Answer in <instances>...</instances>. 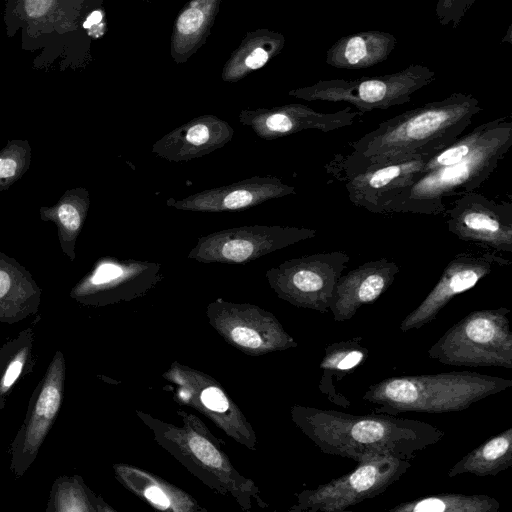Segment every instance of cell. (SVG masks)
I'll list each match as a JSON object with an SVG mask.
<instances>
[{
    "mask_svg": "<svg viewBox=\"0 0 512 512\" xmlns=\"http://www.w3.org/2000/svg\"><path fill=\"white\" fill-rule=\"evenodd\" d=\"M206 316L212 328L228 344L250 356L298 345L273 313L254 304L218 298L208 304Z\"/></svg>",
    "mask_w": 512,
    "mask_h": 512,
    "instance_id": "cell-12",
    "label": "cell"
},
{
    "mask_svg": "<svg viewBox=\"0 0 512 512\" xmlns=\"http://www.w3.org/2000/svg\"><path fill=\"white\" fill-rule=\"evenodd\" d=\"M482 110L477 98L461 92L407 110L351 142L347 153L334 155L326 173L343 182L370 167L433 155L462 135Z\"/></svg>",
    "mask_w": 512,
    "mask_h": 512,
    "instance_id": "cell-1",
    "label": "cell"
},
{
    "mask_svg": "<svg viewBox=\"0 0 512 512\" xmlns=\"http://www.w3.org/2000/svg\"><path fill=\"white\" fill-rule=\"evenodd\" d=\"M162 377L173 384L176 402L197 410L235 442L247 449H256L257 437L252 425L221 383L177 361Z\"/></svg>",
    "mask_w": 512,
    "mask_h": 512,
    "instance_id": "cell-10",
    "label": "cell"
},
{
    "mask_svg": "<svg viewBox=\"0 0 512 512\" xmlns=\"http://www.w3.org/2000/svg\"><path fill=\"white\" fill-rule=\"evenodd\" d=\"M409 460L378 457L361 462L352 471L296 494L290 512H340L384 493L408 472Z\"/></svg>",
    "mask_w": 512,
    "mask_h": 512,
    "instance_id": "cell-8",
    "label": "cell"
},
{
    "mask_svg": "<svg viewBox=\"0 0 512 512\" xmlns=\"http://www.w3.org/2000/svg\"><path fill=\"white\" fill-rule=\"evenodd\" d=\"M66 378V362L57 350L35 387L24 420L10 444V471L21 478L35 461L60 411Z\"/></svg>",
    "mask_w": 512,
    "mask_h": 512,
    "instance_id": "cell-14",
    "label": "cell"
},
{
    "mask_svg": "<svg viewBox=\"0 0 512 512\" xmlns=\"http://www.w3.org/2000/svg\"><path fill=\"white\" fill-rule=\"evenodd\" d=\"M430 156L370 167L347 177L343 182L350 202L371 213L382 214L386 202L422 174Z\"/></svg>",
    "mask_w": 512,
    "mask_h": 512,
    "instance_id": "cell-19",
    "label": "cell"
},
{
    "mask_svg": "<svg viewBox=\"0 0 512 512\" xmlns=\"http://www.w3.org/2000/svg\"><path fill=\"white\" fill-rule=\"evenodd\" d=\"M296 193L294 186L275 176H253L229 185L209 188L182 199L170 198L168 207L190 212H225L247 209Z\"/></svg>",
    "mask_w": 512,
    "mask_h": 512,
    "instance_id": "cell-18",
    "label": "cell"
},
{
    "mask_svg": "<svg viewBox=\"0 0 512 512\" xmlns=\"http://www.w3.org/2000/svg\"><path fill=\"white\" fill-rule=\"evenodd\" d=\"M90 207V194L86 188L67 189L52 206L39 209L41 220L53 222L59 243L70 261L76 259L75 246Z\"/></svg>",
    "mask_w": 512,
    "mask_h": 512,
    "instance_id": "cell-26",
    "label": "cell"
},
{
    "mask_svg": "<svg viewBox=\"0 0 512 512\" xmlns=\"http://www.w3.org/2000/svg\"><path fill=\"white\" fill-rule=\"evenodd\" d=\"M500 502L485 494L441 493L402 502L389 512H497Z\"/></svg>",
    "mask_w": 512,
    "mask_h": 512,
    "instance_id": "cell-31",
    "label": "cell"
},
{
    "mask_svg": "<svg viewBox=\"0 0 512 512\" xmlns=\"http://www.w3.org/2000/svg\"><path fill=\"white\" fill-rule=\"evenodd\" d=\"M102 18V12L99 10H94L82 22V27L88 30L89 35H91V30L97 25H101Z\"/></svg>",
    "mask_w": 512,
    "mask_h": 512,
    "instance_id": "cell-36",
    "label": "cell"
},
{
    "mask_svg": "<svg viewBox=\"0 0 512 512\" xmlns=\"http://www.w3.org/2000/svg\"><path fill=\"white\" fill-rule=\"evenodd\" d=\"M362 341L361 336H355L329 344L324 349V356L320 363L322 377L319 389L328 400L340 407H349L350 401L337 391L335 384L366 361L369 351Z\"/></svg>",
    "mask_w": 512,
    "mask_h": 512,
    "instance_id": "cell-27",
    "label": "cell"
},
{
    "mask_svg": "<svg viewBox=\"0 0 512 512\" xmlns=\"http://www.w3.org/2000/svg\"><path fill=\"white\" fill-rule=\"evenodd\" d=\"M512 465V428L494 435L463 456L448 471L452 478L461 474L496 476Z\"/></svg>",
    "mask_w": 512,
    "mask_h": 512,
    "instance_id": "cell-29",
    "label": "cell"
},
{
    "mask_svg": "<svg viewBox=\"0 0 512 512\" xmlns=\"http://www.w3.org/2000/svg\"><path fill=\"white\" fill-rule=\"evenodd\" d=\"M203 21V13L199 9L190 8L180 15L177 28L182 34H192L201 27Z\"/></svg>",
    "mask_w": 512,
    "mask_h": 512,
    "instance_id": "cell-34",
    "label": "cell"
},
{
    "mask_svg": "<svg viewBox=\"0 0 512 512\" xmlns=\"http://www.w3.org/2000/svg\"><path fill=\"white\" fill-rule=\"evenodd\" d=\"M349 260L344 251L318 252L286 260L267 270L265 276L280 299L298 308L327 313Z\"/></svg>",
    "mask_w": 512,
    "mask_h": 512,
    "instance_id": "cell-9",
    "label": "cell"
},
{
    "mask_svg": "<svg viewBox=\"0 0 512 512\" xmlns=\"http://www.w3.org/2000/svg\"><path fill=\"white\" fill-rule=\"evenodd\" d=\"M161 265L135 259L105 256L71 289L76 302L101 307L142 297L163 278Z\"/></svg>",
    "mask_w": 512,
    "mask_h": 512,
    "instance_id": "cell-15",
    "label": "cell"
},
{
    "mask_svg": "<svg viewBox=\"0 0 512 512\" xmlns=\"http://www.w3.org/2000/svg\"><path fill=\"white\" fill-rule=\"evenodd\" d=\"M315 236V229L305 227L226 228L199 237L188 258L201 263L243 264Z\"/></svg>",
    "mask_w": 512,
    "mask_h": 512,
    "instance_id": "cell-11",
    "label": "cell"
},
{
    "mask_svg": "<svg viewBox=\"0 0 512 512\" xmlns=\"http://www.w3.org/2000/svg\"><path fill=\"white\" fill-rule=\"evenodd\" d=\"M71 0H7L4 21L7 35L12 37L22 30V47L26 50L43 49L34 60V66L43 68L62 57L68 34L75 29L71 17Z\"/></svg>",
    "mask_w": 512,
    "mask_h": 512,
    "instance_id": "cell-13",
    "label": "cell"
},
{
    "mask_svg": "<svg viewBox=\"0 0 512 512\" xmlns=\"http://www.w3.org/2000/svg\"><path fill=\"white\" fill-rule=\"evenodd\" d=\"M477 246L456 254L449 261L428 295L401 321L402 332L417 330L432 322L455 296L473 288L495 268L510 265V260L499 252Z\"/></svg>",
    "mask_w": 512,
    "mask_h": 512,
    "instance_id": "cell-16",
    "label": "cell"
},
{
    "mask_svg": "<svg viewBox=\"0 0 512 512\" xmlns=\"http://www.w3.org/2000/svg\"><path fill=\"white\" fill-rule=\"evenodd\" d=\"M361 115L350 106L333 113H322L295 104L264 112L244 111L240 115V121L243 125L250 126L258 137L274 140L309 129L331 132L351 126Z\"/></svg>",
    "mask_w": 512,
    "mask_h": 512,
    "instance_id": "cell-20",
    "label": "cell"
},
{
    "mask_svg": "<svg viewBox=\"0 0 512 512\" xmlns=\"http://www.w3.org/2000/svg\"><path fill=\"white\" fill-rule=\"evenodd\" d=\"M32 148L26 139H13L0 149V191L21 179L31 165Z\"/></svg>",
    "mask_w": 512,
    "mask_h": 512,
    "instance_id": "cell-32",
    "label": "cell"
},
{
    "mask_svg": "<svg viewBox=\"0 0 512 512\" xmlns=\"http://www.w3.org/2000/svg\"><path fill=\"white\" fill-rule=\"evenodd\" d=\"M400 272L387 258L367 261L342 274L334 288L329 311L336 322L351 319L365 304L376 301L393 284Z\"/></svg>",
    "mask_w": 512,
    "mask_h": 512,
    "instance_id": "cell-21",
    "label": "cell"
},
{
    "mask_svg": "<svg viewBox=\"0 0 512 512\" xmlns=\"http://www.w3.org/2000/svg\"><path fill=\"white\" fill-rule=\"evenodd\" d=\"M46 512H109L115 511L96 495L79 475L60 476L51 486Z\"/></svg>",
    "mask_w": 512,
    "mask_h": 512,
    "instance_id": "cell-30",
    "label": "cell"
},
{
    "mask_svg": "<svg viewBox=\"0 0 512 512\" xmlns=\"http://www.w3.org/2000/svg\"><path fill=\"white\" fill-rule=\"evenodd\" d=\"M512 146V121H488L474 147L461 159L430 170L393 196L383 213L443 214L446 197L475 191L497 168Z\"/></svg>",
    "mask_w": 512,
    "mask_h": 512,
    "instance_id": "cell-4",
    "label": "cell"
},
{
    "mask_svg": "<svg viewBox=\"0 0 512 512\" xmlns=\"http://www.w3.org/2000/svg\"><path fill=\"white\" fill-rule=\"evenodd\" d=\"M510 309L468 313L429 348L428 356L445 365L512 368Z\"/></svg>",
    "mask_w": 512,
    "mask_h": 512,
    "instance_id": "cell-6",
    "label": "cell"
},
{
    "mask_svg": "<svg viewBox=\"0 0 512 512\" xmlns=\"http://www.w3.org/2000/svg\"><path fill=\"white\" fill-rule=\"evenodd\" d=\"M435 77V72L429 67L410 64L385 75L320 80L291 94L308 101L345 102L364 114L409 102L413 93L431 84Z\"/></svg>",
    "mask_w": 512,
    "mask_h": 512,
    "instance_id": "cell-7",
    "label": "cell"
},
{
    "mask_svg": "<svg viewBox=\"0 0 512 512\" xmlns=\"http://www.w3.org/2000/svg\"><path fill=\"white\" fill-rule=\"evenodd\" d=\"M511 387V379L471 371L391 376L370 385L362 400L378 413L440 414L466 410Z\"/></svg>",
    "mask_w": 512,
    "mask_h": 512,
    "instance_id": "cell-5",
    "label": "cell"
},
{
    "mask_svg": "<svg viewBox=\"0 0 512 512\" xmlns=\"http://www.w3.org/2000/svg\"><path fill=\"white\" fill-rule=\"evenodd\" d=\"M268 60V54L262 48H256L246 58L245 64L251 69H257L262 67Z\"/></svg>",
    "mask_w": 512,
    "mask_h": 512,
    "instance_id": "cell-35",
    "label": "cell"
},
{
    "mask_svg": "<svg viewBox=\"0 0 512 512\" xmlns=\"http://www.w3.org/2000/svg\"><path fill=\"white\" fill-rule=\"evenodd\" d=\"M41 296L32 274L0 251V323L15 324L36 314Z\"/></svg>",
    "mask_w": 512,
    "mask_h": 512,
    "instance_id": "cell-24",
    "label": "cell"
},
{
    "mask_svg": "<svg viewBox=\"0 0 512 512\" xmlns=\"http://www.w3.org/2000/svg\"><path fill=\"white\" fill-rule=\"evenodd\" d=\"M38 319L0 347V410L5 408L16 384L30 374L36 364Z\"/></svg>",
    "mask_w": 512,
    "mask_h": 512,
    "instance_id": "cell-28",
    "label": "cell"
},
{
    "mask_svg": "<svg viewBox=\"0 0 512 512\" xmlns=\"http://www.w3.org/2000/svg\"><path fill=\"white\" fill-rule=\"evenodd\" d=\"M396 37L369 30L341 37L326 52V63L339 69H364L385 61L394 50Z\"/></svg>",
    "mask_w": 512,
    "mask_h": 512,
    "instance_id": "cell-25",
    "label": "cell"
},
{
    "mask_svg": "<svg viewBox=\"0 0 512 512\" xmlns=\"http://www.w3.org/2000/svg\"><path fill=\"white\" fill-rule=\"evenodd\" d=\"M479 0H438L435 8L438 22L456 28L467 11Z\"/></svg>",
    "mask_w": 512,
    "mask_h": 512,
    "instance_id": "cell-33",
    "label": "cell"
},
{
    "mask_svg": "<svg viewBox=\"0 0 512 512\" xmlns=\"http://www.w3.org/2000/svg\"><path fill=\"white\" fill-rule=\"evenodd\" d=\"M181 424H171L143 411L138 418L152 431L154 440L189 472L215 492L233 498L240 508H267L260 489L233 466L221 441L201 419L182 408L176 411Z\"/></svg>",
    "mask_w": 512,
    "mask_h": 512,
    "instance_id": "cell-3",
    "label": "cell"
},
{
    "mask_svg": "<svg viewBox=\"0 0 512 512\" xmlns=\"http://www.w3.org/2000/svg\"><path fill=\"white\" fill-rule=\"evenodd\" d=\"M233 136L229 123L203 116L165 134L152 145V152L169 162H186L224 147Z\"/></svg>",
    "mask_w": 512,
    "mask_h": 512,
    "instance_id": "cell-22",
    "label": "cell"
},
{
    "mask_svg": "<svg viewBox=\"0 0 512 512\" xmlns=\"http://www.w3.org/2000/svg\"><path fill=\"white\" fill-rule=\"evenodd\" d=\"M450 233L497 252H512V203L471 191L460 195L443 212Z\"/></svg>",
    "mask_w": 512,
    "mask_h": 512,
    "instance_id": "cell-17",
    "label": "cell"
},
{
    "mask_svg": "<svg viewBox=\"0 0 512 512\" xmlns=\"http://www.w3.org/2000/svg\"><path fill=\"white\" fill-rule=\"evenodd\" d=\"M113 470L120 484L157 510L206 511L190 494L149 471L127 463L114 464Z\"/></svg>",
    "mask_w": 512,
    "mask_h": 512,
    "instance_id": "cell-23",
    "label": "cell"
},
{
    "mask_svg": "<svg viewBox=\"0 0 512 512\" xmlns=\"http://www.w3.org/2000/svg\"><path fill=\"white\" fill-rule=\"evenodd\" d=\"M290 416L320 451L358 463L378 457L411 461L445 435L443 430L427 422L378 412L354 415L293 405Z\"/></svg>",
    "mask_w": 512,
    "mask_h": 512,
    "instance_id": "cell-2",
    "label": "cell"
}]
</instances>
